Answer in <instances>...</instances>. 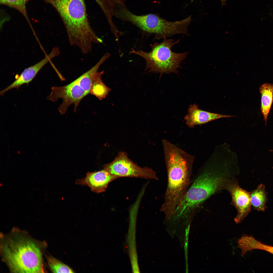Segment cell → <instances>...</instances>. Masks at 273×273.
<instances>
[{
	"label": "cell",
	"mask_w": 273,
	"mask_h": 273,
	"mask_svg": "<svg viewBox=\"0 0 273 273\" xmlns=\"http://www.w3.org/2000/svg\"><path fill=\"white\" fill-rule=\"evenodd\" d=\"M261 94V110L266 124L273 102V84L265 83L259 88Z\"/></svg>",
	"instance_id": "4fadbf2b"
},
{
	"label": "cell",
	"mask_w": 273,
	"mask_h": 273,
	"mask_svg": "<svg viewBox=\"0 0 273 273\" xmlns=\"http://www.w3.org/2000/svg\"><path fill=\"white\" fill-rule=\"evenodd\" d=\"M234 116L223 115L204 111L194 103L189 105L187 113L184 117L187 125L190 128L201 125L218 119L232 117Z\"/></svg>",
	"instance_id": "8fae6325"
},
{
	"label": "cell",
	"mask_w": 273,
	"mask_h": 273,
	"mask_svg": "<svg viewBox=\"0 0 273 273\" xmlns=\"http://www.w3.org/2000/svg\"><path fill=\"white\" fill-rule=\"evenodd\" d=\"M46 245L16 228L0 234L1 256L12 272H44L43 254Z\"/></svg>",
	"instance_id": "6da1fadb"
},
{
	"label": "cell",
	"mask_w": 273,
	"mask_h": 273,
	"mask_svg": "<svg viewBox=\"0 0 273 273\" xmlns=\"http://www.w3.org/2000/svg\"><path fill=\"white\" fill-rule=\"evenodd\" d=\"M250 195L251 204L254 209L259 211H264L267 201L265 186L260 184L256 189L250 193Z\"/></svg>",
	"instance_id": "9a60e30c"
},
{
	"label": "cell",
	"mask_w": 273,
	"mask_h": 273,
	"mask_svg": "<svg viewBox=\"0 0 273 273\" xmlns=\"http://www.w3.org/2000/svg\"><path fill=\"white\" fill-rule=\"evenodd\" d=\"M59 54L58 48H53L50 53L42 60L35 64L25 69L12 83L0 92L3 96L8 91L14 88L18 89L22 85L31 82L42 68L48 62Z\"/></svg>",
	"instance_id": "9c48e42d"
},
{
	"label": "cell",
	"mask_w": 273,
	"mask_h": 273,
	"mask_svg": "<svg viewBox=\"0 0 273 273\" xmlns=\"http://www.w3.org/2000/svg\"><path fill=\"white\" fill-rule=\"evenodd\" d=\"M118 178L103 169L97 172H87L85 177L77 180L75 183L87 186L93 192L99 193L105 192L109 184Z\"/></svg>",
	"instance_id": "30bf717a"
},
{
	"label": "cell",
	"mask_w": 273,
	"mask_h": 273,
	"mask_svg": "<svg viewBox=\"0 0 273 273\" xmlns=\"http://www.w3.org/2000/svg\"><path fill=\"white\" fill-rule=\"evenodd\" d=\"M104 71L98 72L92 84L90 94L94 96L100 100L105 98L111 91L102 80V76Z\"/></svg>",
	"instance_id": "2e32d148"
},
{
	"label": "cell",
	"mask_w": 273,
	"mask_h": 273,
	"mask_svg": "<svg viewBox=\"0 0 273 273\" xmlns=\"http://www.w3.org/2000/svg\"><path fill=\"white\" fill-rule=\"evenodd\" d=\"M56 10L63 24L70 44L83 54L92 50L93 44L103 40L96 34L89 21L84 0H43Z\"/></svg>",
	"instance_id": "3957f363"
},
{
	"label": "cell",
	"mask_w": 273,
	"mask_h": 273,
	"mask_svg": "<svg viewBox=\"0 0 273 273\" xmlns=\"http://www.w3.org/2000/svg\"><path fill=\"white\" fill-rule=\"evenodd\" d=\"M167 183L160 210L167 216L173 214L191 183L194 160L184 152L170 153L165 158Z\"/></svg>",
	"instance_id": "277c9868"
},
{
	"label": "cell",
	"mask_w": 273,
	"mask_h": 273,
	"mask_svg": "<svg viewBox=\"0 0 273 273\" xmlns=\"http://www.w3.org/2000/svg\"><path fill=\"white\" fill-rule=\"evenodd\" d=\"M181 38L176 41L171 39L163 38L160 43L155 42L150 45V51L148 52L141 50L131 49L129 53L139 55L146 62L145 70L149 72L169 74L179 73L178 69L182 68L180 65L186 58L188 52L178 53L173 52L172 48L180 42Z\"/></svg>",
	"instance_id": "5b68a950"
},
{
	"label": "cell",
	"mask_w": 273,
	"mask_h": 273,
	"mask_svg": "<svg viewBox=\"0 0 273 273\" xmlns=\"http://www.w3.org/2000/svg\"><path fill=\"white\" fill-rule=\"evenodd\" d=\"M27 1V0H0V3L17 10L29 22V20L26 5Z\"/></svg>",
	"instance_id": "ac0fdd59"
},
{
	"label": "cell",
	"mask_w": 273,
	"mask_h": 273,
	"mask_svg": "<svg viewBox=\"0 0 273 273\" xmlns=\"http://www.w3.org/2000/svg\"><path fill=\"white\" fill-rule=\"evenodd\" d=\"M239 246L244 254L248 251L257 249L265 251L273 255V246L263 243L251 235L245 234L243 235L240 240Z\"/></svg>",
	"instance_id": "5bb4252c"
},
{
	"label": "cell",
	"mask_w": 273,
	"mask_h": 273,
	"mask_svg": "<svg viewBox=\"0 0 273 273\" xmlns=\"http://www.w3.org/2000/svg\"><path fill=\"white\" fill-rule=\"evenodd\" d=\"M49 266L53 273H74L73 270L67 265L51 255H46Z\"/></svg>",
	"instance_id": "e0dca14e"
},
{
	"label": "cell",
	"mask_w": 273,
	"mask_h": 273,
	"mask_svg": "<svg viewBox=\"0 0 273 273\" xmlns=\"http://www.w3.org/2000/svg\"><path fill=\"white\" fill-rule=\"evenodd\" d=\"M51 89V93L47 99L54 102L57 101L59 98L62 99L63 102L58 108L61 115L64 114L72 104L74 105V111L76 112L80 102L88 94L75 80L63 86H53Z\"/></svg>",
	"instance_id": "52a82bcc"
},
{
	"label": "cell",
	"mask_w": 273,
	"mask_h": 273,
	"mask_svg": "<svg viewBox=\"0 0 273 273\" xmlns=\"http://www.w3.org/2000/svg\"><path fill=\"white\" fill-rule=\"evenodd\" d=\"M103 169L118 178L130 177L158 179L153 170L148 167H141L138 166L123 152H119L113 161L104 166Z\"/></svg>",
	"instance_id": "8992f818"
},
{
	"label": "cell",
	"mask_w": 273,
	"mask_h": 273,
	"mask_svg": "<svg viewBox=\"0 0 273 273\" xmlns=\"http://www.w3.org/2000/svg\"><path fill=\"white\" fill-rule=\"evenodd\" d=\"M270 151H271V152H273V150H270Z\"/></svg>",
	"instance_id": "d6986e66"
},
{
	"label": "cell",
	"mask_w": 273,
	"mask_h": 273,
	"mask_svg": "<svg viewBox=\"0 0 273 273\" xmlns=\"http://www.w3.org/2000/svg\"><path fill=\"white\" fill-rule=\"evenodd\" d=\"M213 156L200 168L184 197L187 204L197 209L213 195L223 190L236 179L239 170L237 161L216 160Z\"/></svg>",
	"instance_id": "7a4b0ae2"
},
{
	"label": "cell",
	"mask_w": 273,
	"mask_h": 273,
	"mask_svg": "<svg viewBox=\"0 0 273 273\" xmlns=\"http://www.w3.org/2000/svg\"><path fill=\"white\" fill-rule=\"evenodd\" d=\"M110 56L109 53H105L91 69L75 80L80 87L88 94H90L93 82L98 72V70L99 67Z\"/></svg>",
	"instance_id": "7c38bea8"
},
{
	"label": "cell",
	"mask_w": 273,
	"mask_h": 273,
	"mask_svg": "<svg viewBox=\"0 0 273 273\" xmlns=\"http://www.w3.org/2000/svg\"><path fill=\"white\" fill-rule=\"evenodd\" d=\"M226 190L231 195V203L236 209L237 214L234 220L238 224L241 223L251 212L250 193L241 188L236 179L228 186Z\"/></svg>",
	"instance_id": "ba28073f"
}]
</instances>
